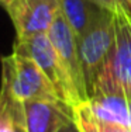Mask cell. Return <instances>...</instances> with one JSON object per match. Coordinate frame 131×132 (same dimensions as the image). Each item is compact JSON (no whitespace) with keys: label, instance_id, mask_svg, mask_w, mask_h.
<instances>
[{"label":"cell","instance_id":"obj_1","mask_svg":"<svg viewBox=\"0 0 131 132\" xmlns=\"http://www.w3.org/2000/svg\"><path fill=\"white\" fill-rule=\"evenodd\" d=\"M2 87L17 100L62 101L37 62L21 49L13 46V52L2 58Z\"/></svg>","mask_w":131,"mask_h":132},{"label":"cell","instance_id":"obj_2","mask_svg":"<svg viewBox=\"0 0 131 132\" xmlns=\"http://www.w3.org/2000/svg\"><path fill=\"white\" fill-rule=\"evenodd\" d=\"M116 44L110 62L96 81L89 98L97 94L131 93V11L120 4L113 11Z\"/></svg>","mask_w":131,"mask_h":132},{"label":"cell","instance_id":"obj_3","mask_svg":"<svg viewBox=\"0 0 131 132\" xmlns=\"http://www.w3.org/2000/svg\"><path fill=\"white\" fill-rule=\"evenodd\" d=\"M116 44L113 11H107L86 34L78 38L79 56L85 75L87 96L93 92L96 81L110 62Z\"/></svg>","mask_w":131,"mask_h":132},{"label":"cell","instance_id":"obj_4","mask_svg":"<svg viewBox=\"0 0 131 132\" xmlns=\"http://www.w3.org/2000/svg\"><path fill=\"white\" fill-rule=\"evenodd\" d=\"M14 46L21 49L37 62L44 75L52 83L55 92L62 101L73 108L80 104L72 81L47 34H40L24 39H16Z\"/></svg>","mask_w":131,"mask_h":132},{"label":"cell","instance_id":"obj_5","mask_svg":"<svg viewBox=\"0 0 131 132\" xmlns=\"http://www.w3.org/2000/svg\"><path fill=\"white\" fill-rule=\"evenodd\" d=\"M16 30V39L47 34L59 13V0H0Z\"/></svg>","mask_w":131,"mask_h":132},{"label":"cell","instance_id":"obj_6","mask_svg":"<svg viewBox=\"0 0 131 132\" xmlns=\"http://www.w3.org/2000/svg\"><path fill=\"white\" fill-rule=\"evenodd\" d=\"M47 35L49 37L59 59L62 61V65H64L71 81H72L80 104L89 101L85 75H83V68H82V62H80V56H79L78 37L75 35L72 28L69 27V24L64 18L61 10H59L58 15L55 17L54 23H52L49 31L47 32Z\"/></svg>","mask_w":131,"mask_h":132},{"label":"cell","instance_id":"obj_7","mask_svg":"<svg viewBox=\"0 0 131 132\" xmlns=\"http://www.w3.org/2000/svg\"><path fill=\"white\" fill-rule=\"evenodd\" d=\"M27 132H58L75 122V108L59 100L24 101Z\"/></svg>","mask_w":131,"mask_h":132},{"label":"cell","instance_id":"obj_8","mask_svg":"<svg viewBox=\"0 0 131 132\" xmlns=\"http://www.w3.org/2000/svg\"><path fill=\"white\" fill-rule=\"evenodd\" d=\"M59 10L78 38L110 11L96 0H59Z\"/></svg>","mask_w":131,"mask_h":132},{"label":"cell","instance_id":"obj_9","mask_svg":"<svg viewBox=\"0 0 131 132\" xmlns=\"http://www.w3.org/2000/svg\"><path fill=\"white\" fill-rule=\"evenodd\" d=\"M92 112L104 122L131 127L128 101L126 93L97 94L87 101Z\"/></svg>","mask_w":131,"mask_h":132},{"label":"cell","instance_id":"obj_10","mask_svg":"<svg viewBox=\"0 0 131 132\" xmlns=\"http://www.w3.org/2000/svg\"><path fill=\"white\" fill-rule=\"evenodd\" d=\"M0 132H27L23 101L0 90Z\"/></svg>","mask_w":131,"mask_h":132},{"label":"cell","instance_id":"obj_11","mask_svg":"<svg viewBox=\"0 0 131 132\" xmlns=\"http://www.w3.org/2000/svg\"><path fill=\"white\" fill-rule=\"evenodd\" d=\"M75 122L80 132H131V127L99 119L92 112L87 101L75 107Z\"/></svg>","mask_w":131,"mask_h":132},{"label":"cell","instance_id":"obj_12","mask_svg":"<svg viewBox=\"0 0 131 132\" xmlns=\"http://www.w3.org/2000/svg\"><path fill=\"white\" fill-rule=\"evenodd\" d=\"M96 2H97L99 4H102L103 7H106L107 10H110V11H114L120 4H124L123 0H96Z\"/></svg>","mask_w":131,"mask_h":132},{"label":"cell","instance_id":"obj_13","mask_svg":"<svg viewBox=\"0 0 131 132\" xmlns=\"http://www.w3.org/2000/svg\"><path fill=\"white\" fill-rule=\"evenodd\" d=\"M58 132H80V129H79V127L76 125V122H71L69 125L64 127L61 131H58Z\"/></svg>","mask_w":131,"mask_h":132},{"label":"cell","instance_id":"obj_14","mask_svg":"<svg viewBox=\"0 0 131 132\" xmlns=\"http://www.w3.org/2000/svg\"><path fill=\"white\" fill-rule=\"evenodd\" d=\"M127 96V101H128V110H130V119H131V93L126 94Z\"/></svg>","mask_w":131,"mask_h":132},{"label":"cell","instance_id":"obj_15","mask_svg":"<svg viewBox=\"0 0 131 132\" xmlns=\"http://www.w3.org/2000/svg\"><path fill=\"white\" fill-rule=\"evenodd\" d=\"M123 3H124V6L131 11V0H123Z\"/></svg>","mask_w":131,"mask_h":132}]
</instances>
